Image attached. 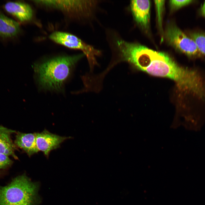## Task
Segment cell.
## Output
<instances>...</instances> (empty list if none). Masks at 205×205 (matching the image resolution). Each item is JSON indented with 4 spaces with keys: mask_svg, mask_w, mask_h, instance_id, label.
<instances>
[{
    "mask_svg": "<svg viewBox=\"0 0 205 205\" xmlns=\"http://www.w3.org/2000/svg\"><path fill=\"white\" fill-rule=\"evenodd\" d=\"M84 54L54 57L36 63L34 67L39 88L45 91H63L64 85L77 63Z\"/></svg>",
    "mask_w": 205,
    "mask_h": 205,
    "instance_id": "1",
    "label": "cell"
},
{
    "mask_svg": "<svg viewBox=\"0 0 205 205\" xmlns=\"http://www.w3.org/2000/svg\"><path fill=\"white\" fill-rule=\"evenodd\" d=\"M39 186L25 173L18 176L7 185L0 186V205H38Z\"/></svg>",
    "mask_w": 205,
    "mask_h": 205,
    "instance_id": "2",
    "label": "cell"
},
{
    "mask_svg": "<svg viewBox=\"0 0 205 205\" xmlns=\"http://www.w3.org/2000/svg\"><path fill=\"white\" fill-rule=\"evenodd\" d=\"M49 37L57 43L81 51L87 59L91 70L95 65H98L96 57L102 55L101 50L86 43L75 36L67 32L56 31L51 34Z\"/></svg>",
    "mask_w": 205,
    "mask_h": 205,
    "instance_id": "3",
    "label": "cell"
},
{
    "mask_svg": "<svg viewBox=\"0 0 205 205\" xmlns=\"http://www.w3.org/2000/svg\"><path fill=\"white\" fill-rule=\"evenodd\" d=\"M165 36L169 44L187 55L194 56L201 54L194 41L175 25L168 26Z\"/></svg>",
    "mask_w": 205,
    "mask_h": 205,
    "instance_id": "4",
    "label": "cell"
},
{
    "mask_svg": "<svg viewBox=\"0 0 205 205\" xmlns=\"http://www.w3.org/2000/svg\"><path fill=\"white\" fill-rule=\"evenodd\" d=\"M36 144L39 151L48 157L50 152L59 148L60 145L70 137L62 136L52 133L46 129L41 132L35 133Z\"/></svg>",
    "mask_w": 205,
    "mask_h": 205,
    "instance_id": "5",
    "label": "cell"
},
{
    "mask_svg": "<svg viewBox=\"0 0 205 205\" xmlns=\"http://www.w3.org/2000/svg\"><path fill=\"white\" fill-rule=\"evenodd\" d=\"M130 7L136 22L144 28H147L150 17V1L132 0L130 3Z\"/></svg>",
    "mask_w": 205,
    "mask_h": 205,
    "instance_id": "6",
    "label": "cell"
},
{
    "mask_svg": "<svg viewBox=\"0 0 205 205\" xmlns=\"http://www.w3.org/2000/svg\"><path fill=\"white\" fill-rule=\"evenodd\" d=\"M5 11L21 22L30 20L32 16V10L29 5L20 2L9 1L3 5Z\"/></svg>",
    "mask_w": 205,
    "mask_h": 205,
    "instance_id": "7",
    "label": "cell"
},
{
    "mask_svg": "<svg viewBox=\"0 0 205 205\" xmlns=\"http://www.w3.org/2000/svg\"><path fill=\"white\" fill-rule=\"evenodd\" d=\"M16 133L14 144L29 157L39 151L36 144L35 133H25L18 132Z\"/></svg>",
    "mask_w": 205,
    "mask_h": 205,
    "instance_id": "8",
    "label": "cell"
},
{
    "mask_svg": "<svg viewBox=\"0 0 205 205\" xmlns=\"http://www.w3.org/2000/svg\"><path fill=\"white\" fill-rule=\"evenodd\" d=\"M14 130L0 125V153L13 157L15 159L18 157L15 153L17 147L11 138V134L16 133Z\"/></svg>",
    "mask_w": 205,
    "mask_h": 205,
    "instance_id": "9",
    "label": "cell"
},
{
    "mask_svg": "<svg viewBox=\"0 0 205 205\" xmlns=\"http://www.w3.org/2000/svg\"><path fill=\"white\" fill-rule=\"evenodd\" d=\"M20 27L16 21L0 11V37L5 39L13 38L19 33Z\"/></svg>",
    "mask_w": 205,
    "mask_h": 205,
    "instance_id": "10",
    "label": "cell"
},
{
    "mask_svg": "<svg viewBox=\"0 0 205 205\" xmlns=\"http://www.w3.org/2000/svg\"><path fill=\"white\" fill-rule=\"evenodd\" d=\"M190 36L195 42L200 52L205 55V33L193 32Z\"/></svg>",
    "mask_w": 205,
    "mask_h": 205,
    "instance_id": "11",
    "label": "cell"
},
{
    "mask_svg": "<svg viewBox=\"0 0 205 205\" xmlns=\"http://www.w3.org/2000/svg\"><path fill=\"white\" fill-rule=\"evenodd\" d=\"M193 1L191 0H171L169 1V4L171 9L175 10L192 3Z\"/></svg>",
    "mask_w": 205,
    "mask_h": 205,
    "instance_id": "12",
    "label": "cell"
},
{
    "mask_svg": "<svg viewBox=\"0 0 205 205\" xmlns=\"http://www.w3.org/2000/svg\"><path fill=\"white\" fill-rule=\"evenodd\" d=\"M9 156L0 153V170L5 169L11 166L13 161Z\"/></svg>",
    "mask_w": 205,
    "mask_h": 205,
    "instance_id": "13",
    "label": "cell"
},
{
    "mask_svg": "<svg viewBox=\"0 0 205 205\" xmlns=\"http://www.w3.org/2000/svg\"><path fill=\"white\" fill-rule=\"evenodd\" d=\"M164 1L163 0L155 1L157 11L158 22L160 28L161 27V17L163 6L164 5Z\"/></svg>",
    "mask_w": 205,
    "mask_h": 205,
    "instance_id": "14",
    "label": "cell"
},
{
    "mask_svg": "<svg viewBox=\"0 0 205 205\" xmlns=\"http://www.w3.org/2000/svg\"><path fill=\"white\" fill-rule=\"evenodd\" d=\"M201 12L202 15L205 17V1L201 8Z\"/></svg>",
    "mask_w": 205,
    "mask_h": 205,
    "instance_id": "15",
    "label": "cell"
},
{
    "mask_svg": "<svg viewBox=\"0 0 205 205\" xmlns=\"http://www.w3.org/2000/svg\"><path fill=\"white\" fill-rule=\"evenodd\" d=\"M1 172L0 171V175L1 174Z\"/></svg>",
    "mask_w": 205,
    "mask_h": 205,
    "instance_id": "16",
    "label": "cell"
}]
</instances>
